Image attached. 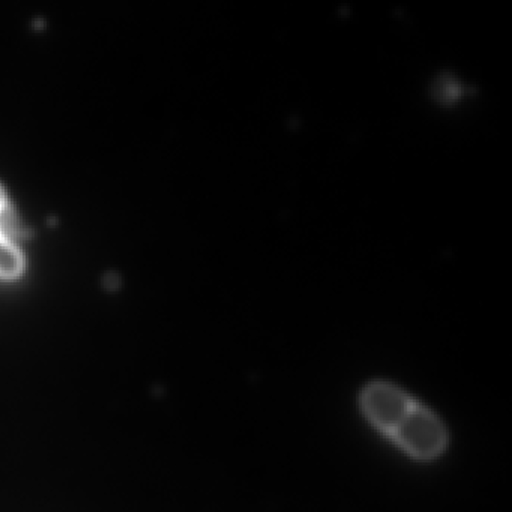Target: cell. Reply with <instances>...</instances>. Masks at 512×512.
Wrapping results in <instances>:
<instances>
[{"label": "cell", "mask_w": 512, "mask_h": 512, "mask_svg": "<svg viewBox=\"0 0 512 512\" xmlns=\"http://www.w3.org/2000/svg\"><path fill=\"white\" fill-rule=\"evenodd\" d=\"M367 418L413 457H436L446 445L439 419L389 383H373L362 394Z\"/></svg>", "instance_id": "6da1fadb"}, {"label": "cell", "mask_w": 512, "mask_h": 512, "mask_svg": "<svg viewBox=\"0 0 512 512\" xmlns=\"http://www.w3.org/2000/svg\"><path fill=\"white\" fill-rule=\"evenodd\" d=\"M25 272V257L17 242L0 232V280H19Z\"/></svg>", "instance_id": "7a4b0ae2"}, {"label": "cell", "mask_w": 512, "mask_h": 512, "mask_svg": "<svg viewBox=\"0 0 512 512\" xmlns=\"http://www.w3.org/2000/svg\"><path fill=\"white\" fill-rule=\"evenodd\" d=\"M0 232L4 233L11 241L16 242L23 233L19 221H17L16 214L11 208L10 200H8L7 193L0 185Z\"/></svg>", "instance_id": "3957f363"}]
</instances>
